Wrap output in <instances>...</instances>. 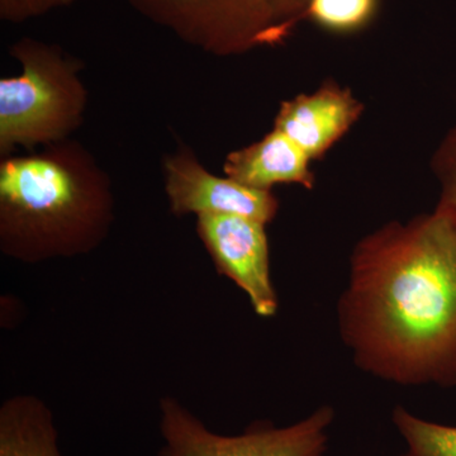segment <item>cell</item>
<instances>
[{"instance_id": "cell-14", "label": "cell", "mask_w": 456, "mask_h": 456, "mask_svg": "<svg viewBox=\"0 0 456 456\" xmlns=\"http://www.w3.org/2000/svg\"><path fill=\"white\" fill-rule=\"evenodd\" d=\"M73 2L74 0H0V12L5 20H23Z\"/></svg>"}, {"instance_id": "cell-8", "label": "cell", "mask_w": 456, "mask_h": 456, "mask_svg": "<svg viewBox=\"0 0 456 456\" xmlns=\"http://www.w3.org/2000/svg\"><path fill=\"white\" fill-rule=\"evenodd\" d=\"M362 113L364 104L349 88L326 80L310 94L283 102L274 128L316 161L354 127Z\"/></svg>"}, {"instance_id": "cell-6", "label": "cell", "mask_w": 456, "mask_h": 456, "mask_svg": "<svg viewBox=\"0 0 456 456\" xmlns=\"http://www.w3.org/2000/svg\"><path fill=\"white\" fill-rule=\"evenodd\" d=\"M152 16L221 49L285 38L266 0H134Z\"/></svg>"}, {"instance_id": "cell-10", "label": "cell", "mask_w": 456, "mask_h": 456, "mask_svg": "<svg viewBox=\"0 0 456 456\" xmlns=\"http://www.w3.org/2000/svg\"><path fill=\"white\" fill-rule=\"evenodd\" d=\"M0 456H65L53 411L37 395H12L3 402Z\"/></svg>"}, {"instance_id": "cell-4", "label": "cell", "mask_w": 456, "mask_h": 456, "mask_svg": "<svg viewBox=\"0 0 456 456\" xmlns=\"http://www.w3.org/2000/svg\"><path fill=\"white\" fill-rule=\"evenodd\" d=\"M266 224L241 216L203 215L197 232L211 255L218 274L246 294L259 317L275 316L279 308L272 279Z\"/></svg>"}, {"instance_id": "cell-7", "label": "cell", "mask_w": 456, "mask_h": 456, "mask_svg": "<svg viewBox=\"0 0 456 456\" xmlns=\"http://www.w3.org/2000/svg\"><path fill=\"white\" fill-rule=\"evenodd\" d=\"M167 193L175 215L241 216L269 224L277 217L279 200L272 191L218 178L196 161L176 159L167 164Z\"/></svg>"}, {"instance_id": "cell-1", "label": "cell", "mask_w": 456, "mask_h": 456, "mask_svg": "<svg viewBox=\"0 0 456 456\" xmlns=\"http://www.w3.org/2000/svg\"><path fill=\"white\" fill-rule=\"evenodd\" d=\"M338 334L354 364L401 387H456V224L435 207L350 254Z\"/></svg>"}, {"instance_id": "cell-11", "label": "cell", "mask_w": 456, "mask_h": 456, "mask_svg": "<svg viewBox=\"0 0 456 456\" xmlns=\"http://www.w3.org/2000/svg\"><path fill=\"white\" fill-rule=\"evenodd\" d=\"M392 422L406 443L402 456H456V426L428 421L403 406L393 410Z\"/></svg>"}, {"instance_id": "cell-5", "label": "cell", "mask_w": 456, "mask_h": 456, "mask_svg": "<svg viewBox=\"0 0 456 456\" xmlns=\"http://www.w3.org/2000/svg\"><path fill=\"white\" fill-rule=\"evenodd\" d=\"M25 62L22 75L0 82V140L3 145L49 139L65 116L66 95L51 70L50 51L25 44L20 49Z\"/></svg>"}, {"instance_id": "cell-2", "label": "cell", "mask_w": 456, "mask_h": 456, "mask_svg": "<svg viewBox=\"0 0 456 456\" xmlns=\"http://www.w3.org/2000/svg\"><path fill=\"white\" fill-rule=\"evenodd\" d=\"M0 211L5 254L27 263L86 253L110 220L106 200L62 165L38 158L2 167Z\"/></svg>"}, {"instance_id": "cell-3", "label": "cell", "mask_w": 456, "mask_h": 456, "mask_svg": "<svg viewBox=\"0 0 456 456\" xmlns=\"http://www.w3.org/2000/svg\"><path fill=\"white\" fill-rule=\"evenodd\" d=\"M335 421L331 406H320L296 424L278 428L255 421L240 435H221L203 424L179 399H160L158 456H323Z\"/></svg>"}, {"instance_id": "cell-15", "label": "cell", "mask_w": 456, "mask_h": 456, "mask_svg": "<svg viewBox=\"0 0 456 456\" xmlns=\"http://www.w3.org/2000/svg\"><path fill=\"white\" fill-rule=\"evenodd\" d=\"M308 3L310 0H266V4L285 37L289 36L294 27L305 20Z\"/></svg>"}, {"instance_id": "cell-12", "label": "cell", "mask_w": 456, "mask_h": 456, "mask_svg": "<svg viewBox=\"0 0 456 456\" xmlns=\"http://www.w3.org/2000/svg\"><path fill=\"white\" fill-rule=\"evenodd\" d=\"M379 0H310L305 20L338 35L362 31L373 22Z\"/></svg>"}, {"instance_id": "cell-9", "label": "cell", "mask_w": 456, "mask_h": 456, "mask_svg": "<svg viewBox=\"0 0 456 456\" xmlns=\"http://www.w3.org/2000/svg\"><path fill=\"white\" fill-rule=\"evenodd\" d=\"M312 163L301 147L274 128L253 145L228 155L224 173L261 191H272L278 184H297L312 191L316 184Z\"/></svg>"}, {"instance_id": "cell-13", "label": "cell", "mask_w": 456, "mask_h": 456, "mask_svg": "<svg viewBox=\"0 0 456 456\" xmlns=\"http://www.w3.org/2000/svg\"><path fill=\"white\" fill-rule=\"evenodd\" d=\"M431 167L440 188L436 208L456 224V123L435 150Z\"/></svg>"}]
</instances>
